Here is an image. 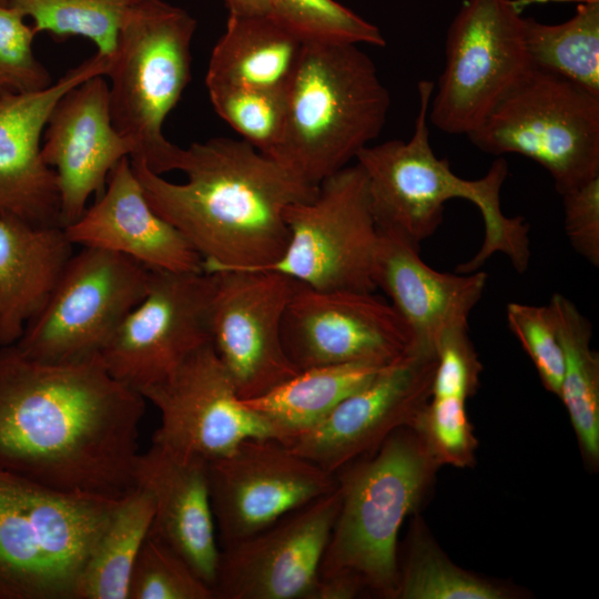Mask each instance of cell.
Wrapping results in <instances>:
<instances>
[{"label": "cell", "mask_w": 599, "mask_h": 599, "mask_svg": "<svg viewBox=\"0 0 599 599\" xmlns=\"http://www.w3.org/2000/svg\"><path fill=\"white\" fill-rule=\"evenodd\" d=\"M534 70L519 4L466 0L447 30L428 120L443 132L467 135Z\"/></svg>", "instance_id": "obj_9"}, {"label": "cell", "mask_w": 599, "mask_h": 599, "mask_svg": "<svg viewBox=\"0 0 599 599\" xmlns=\"http://www.w3.org/2000/svg\"><path fill=\"white\" fill-rule=\"evenodd\" d=\"M480 372L481 365L468 336V328L447 333L436 352L432 397L466 400L477 389Z\"/></svg>", "instance_id": "obj_38"}, {"label": "cell", "mask_w": 599, "mask_h": 599, "mask_svg": "<svg viewBox=\"0 0 599 599\" xmlns=\"http://www.w3.org/2000/svg\"><path fill=\"white\" fill-rule=\"evenodd\" d=\"M141 395L160 412L152 443L182 455L210 463L245 439H278L272 426L242 403L211 343Z\"/></svg>", "instance_id": "obj_16"}, {"label": "cell", "mask_w": 599, "mask_h": 599, "mask_svg": "<svg viewBox=\"0 0 599 599\" xmlns=\"http://www.w3.org/2000/svg\"><path fill=\"white\" fill-rule=\"evenodd\" d=\"M213 273L152 270L144 298L100 353L118 382L142 394L211 343Z\"/></svg>", "instance_id": "obj_12"}, {"label": "cell", "mask_w": 599, "mask_h": 599, "mask_svg": "<svg viewBox=\"0 0 599 599\" xmlns=\"http://www.w3.org/2000/svg\"><path fill=\"white\" fill-rule=\"evenodd\" d=\"M216 114L245 142L272 158L285 128L286 89L206 87Z\"/></svg>", "instance_id": "obj_32"}, {"label": "cell", "mask_w": 599, "mask_h": 599, "mask_svg": "<svg viewBox=\"0 0 599 599\" xmlns=\"http://www.w3.org/2000/svg\"><path fill=\"white\" fill-rule=\"evenodd\" d=\"M534 69L565 78L599 97V0H580L558 24L524 18Z\"/></svg>", "instance_id": "obj_29"}, {"label": "cell", "mask_w": 599, "mask_h": 599, "mask_svg": "<svg viewBox=\"0 0 599 599\" xmlns=\"http://www.w3.org/2000/svg\"><path fill=\"white\" fill-rule=\"evenodd\" d=\"M507 323L535 365L544 387L559 395L564 353L548 306L511 302Z\"/></svg>", "instance_id": "obj_37"}, {"label": "cell", "mask_w": 599, "mask_h": 599, "mask_svg": "<svg viewBox=\"0 0 599 599\" xmlns=\"http://www.w3.org/2000/svg\"><path fill=\"white\" fill-rule=\"evenodd\" d=\"M132 170L151 207L199 253L203 271L256 270L284 252L285 209L312 200L313 185L244 140L212 138L181 148L173 183L140 158Z\"/></svg>", "instance_id": "obj_2"}, {"label": "cell", "mask_w": 599, "mask_h": 599, "mask_svg": "<svg viewBox=\"0 0 599 599\" xmlns=\"http://www.w3.org/2000/svg\"><path fill=\"white\" fill-rule=\"evenodd\" d=\"M339 505L336 487L222 548L214 599H312Z\"/></svg>", "instance_id": "obj_17"}, {"label": "cell", "mask_w": 599, "mask_h": 599, "mask_svg": "<svg viewBox=\"0 0 599 599\" xmlns=\"http://www.w3.org/2000/svg\"><path fill=\"white\" fill-rule=\"evenodd\" d=\"M153 515V498L142 488L119 500L85 560L75 599H129L131 573Z\"/></svg>", "instance_id": "obj_28"}, {"label": "cell", "mask_w": 599, "mask_h": 599, "mask_svg": "<svg viewBox=\"0 0 599 599\" xmlns=\"http://www.w3.org/2000/svg\"><path fill=\"white\" fill-rule=\"evenodd\" d=\"M135 487L153 498L149 534L177 552L212 589L220 545L210 497L207 461L153 444L134 463Z\"/></svg>", "instance_id": "obj_22"}, {"label": "cell", "mask_w": 599, "mask_h": 599, "mask_svg": "<svg viewBox=\"0 0 599 599\" xmlns=\"http://www.w3.org/2000/svg\"><path fill=\"white\" fill-rule=\"evenodd\" d=\"M196 20L164 0H131L106 75L112 124L155 174L174 171L180 146L163 123L191 79Z\"/></svg>", "instance_id": "obj_6"}, {"label": "cell", "mask_w": 599, "mask_h": 599, "mask_svg": "<svg viewBox=\"0 0 599 599\" xmlns=\"http://www.w3.org/2000/svg\"><path fill=\"white\" fill-rule=\"evenodd\" d=\"M131 0H9L8 6L33 21L34 33L57 39L83 37L97 52L112 57L124 12Z\"/></svg>", "instance_id": "obj_31"}, {"label": "cell", "mask_w": 599, "mask_h": 599, "mask_svg": "<svg viewBox=\"0 0 599 599\" xmlns=\"http://www.w3.org/2000/svg\"><path fill=\"white\" fill-rule=\"evenodd\" d=\"M304 44L272 16H229L210 57L205 85L286 89Z\"/></svg>", "instance_id": "obj_25"}, {"label": "cell", "mask_w": 599, "mask_h": 599, "mask_svg": "<svg viewBox=\"0 0 599 599\" xmlns=\"http://www.w3.org/2000/svg\"><path fill=\"white\" fill-rule=\"evenodd\" d=\"M152 270L120 253L82 247L13 344L28 358L75 363L100 355L148 293Z\"/></svg>", "instance_id": "obj_10"}, {"label": "cell", "mask_w": 599, "mask_h": 599, "mask_svg": "<svg viewBox=\"0 0 599 599\" xmlns=\"http://www.w3.org/2000/svg\"><path fill=\"white\" fill-rule=\"evenodd\" d=\"M434 89L432 81L418 82V113L408 141L369 144L355 159L366 175L376 224L420 244L441 224L445 204L455 197L465 199L479 210L485 237L474 257L456 271H478L499 252L508 256L518 273H524L530 258L528 224L520 216L504 215L500 205L508 164L498 156L483 177L466 180L454 173L447 159L436 156L427 124Z\"/></svg>", "instance_id": "obj_3"}, {"label": "cell", "mask_w": 599, "mask_h": 599, "mask_svg": "<svg viewBox=\"0 0 599 599\" xmlns=\"http://www.w3.org/2000/svg\"><path fill=\"white\" fill-rule=\"evenodd\" d=\"M1 346V345H0Z\"/></svg>", "instance_id": "obj_43"}, {"label": "cell", "mask_w": 599, "mask_h": 599, "mask_svg": "<svg viewBox=\"0 0 599 599\" xmlns=\"http://www.w3.org/2000/svg\"><path fill=\"white\" fill-rule=\"evenodd\" d=\"M363 590L357 579L346 575L318 576L312 599H353Z\"/></svg>", "instance_id": "obj_40"}, {"label": "cell", "mask_w": 599, "mask_h": 599, "mask_svg": "<svg viewBox=\"0 0 599 599\" xmlns=\"http://www.w3.org/2000/svg\"><path fill=\"white\" fill-rule=\"evenodd\" d=\"M565 232L573 250L599 266V176L562 195Z\"/></svg>", "instance_id": "obj_39"}, {"label": "cell", "mask_w": 599, "mask_h": 599, "mask_svg": "<svg viewBox=\"0 0 599 599\" xmlns=\"http://www.w3.org/2000/svg\"><path fill=\"white\" fill-rule=\"evenodd\" d=\"M385 365L356 362L312 367L300 370L261 396L241 400L267 422L278 440L286 444L321 423Z\"/></svg>", "instance_id": "obj_26"}, {"label": "cell", "mask_w": 599, "mask_h": 599, "mask_svg": "<svg viewBox=\"0 0 599 599\" xmlns=\"http://www.w3.org/2000/svg\"><path fill=\"white\" fill-rule=\"evenodd\" d=\"M34 35L18 10L0 4V94L37 92L53 83L34 55Z\"/></svg>", "instance_id": "obj_36"}, {"label": "cell", "mask_w": 599, "mask_h": 599, "mask_svg": "<svg viewBox=\"0 0 599 599\" xmlns=\"http://www.w3.org/2000/svg\"><path fill=\"white\" fill-rule=\"evenodd\" d=\"M129 599H214V592L177 552L149 534L131 573Z\"/></svg>", "instance_id": "obj_34"}, {"label": "cell", "mask_w": 599, "mask_h": 599, "mask_svg": "<svg viewBox=\"0 0 599 599\" xmlns=\"http://www.w3.org/2000/svg\"><path fill=\"white\" fill-rule=\"evenodd\" d=\"M507 591L453 564L415 522L396 598L505 599Z\"/></svg>", "instance_id": "obj_30"}, {"label": "cell", "mask_w": 599, "mask_h": 599, "mask_svg": "<svg viewBox=\"0 0 599 599\" xmlns=\"http://www.w3.org/2000/svg\"><path fill=\"white\" fill-rule=\"evenodd\" d=\"M211 344L240 399L261 396L298 373L282 343L295 281L268 270L213 272Z\"/></svg>", "instance_id": "obj_14"}, {"label": "cell", "mask_w": 599, "mask_h": 599, "mask_svg": "<svg viewBox=\"0 0 599 599\" xmlns=\"http://www.w3.org/2000/svg\"><path fill=\"white\" fill-rule=\"evenodd\" d=\"M283 254L256 270L275 271L322 291L376 290L373 265L379 230L359 164L323 180L312 200L284 211Z\"/></svg>", "instance_id": "obj_11"}, {"label": "cell", "mask_w": 599, "mask_h": 599, "mask_svg": "<svg viewBox=\"0 0 599 599\" xmlns=\"http://www.w3.org/2000/svg\"><path fill=\"white\" fill-rule=\"evenodd\" d=\"M230 16H271V0H224Z\"/></svg>", "instance_id": "obj_41"}, {"label": "cell", "mask_w": 599, "mask_h": 599, "mask_svg": "<svg viewBox=\"0 0 599 599\" xmlns=\"http://www.w3.org/2000/svg\"><path fill=\"white\" fill-rule=\"evenodd\" d=\"M285 354L300 372L356 362L388 364L412 349L400 317L365 291H322L295 281L282 319Z\"/></svg>", "instance_id": "obj_15"}, {"label": "cell", "mask_w": 599, "mask_h": 599, "mask_svg": "<svg viewBox=\"0 0 599 599\" xmlns=\"http://www.w3.org/2000/svg\"><path fill=\"white\" fill-rule=\"evenodd\" d=\"M110 61L95 52L43 90L0 94V220L62 226L58 177L42 160L41 135L59 99L89 78L106 75Z\"/></svg>", "instance_id": "obj_19"}, {"label": "cell", "mask_w": 599, "mask_h": 599, "mask_svg": "<svg viewBox=\"0 0 599 599\" xmlns=\"http://www.w3.org/2000/svg\"><path fill=\"white\" fill-rule=\"evenodd\" d=\"M379 230L373 278L403 321L412 349L436 354L444 336L468 328V318L487 284L483 271L439 272L427 265L419 244L407 236Z\"/></svg>", "instance_id": "obj_21"}, {"label": "cell", "mask_w": 599, "mask_h": 599, "mask_svg": "<svg viewBox=\"0 0 599 599\" xmlns=\"http://www.w3.org/2000/svg\"><path fill=\"white\" fill-rule=\"evenodd\" d=\"M564 353L558 397L565 404L586 458L599 460V356L590 346L592 325L566 296L547 305Z\"/></svg>", "instance_id": "obj_27"}, {"label": "cell", "mask_w": 599, "mask_h": 599, "mask_svg": "<svg viewBox=\"0 0 599 599\" xmlns=\"http://www.w3.org/2000/svg\"><path fill=\"white\" fill-rule=\"evenodd\" d=\"M271 16L303 43L386 44L375 24L335 0H271Z\"/></svg>", "instance_id": "obj_33"}, {"label": "cell", "mask_w": 599, "mask_h": 599, "mask_svg": "<svg viewBox=\"0 0 599 599\" xmlns=\"http://www.w3.org/2000/svg\"><path fill=\"white\" fill-rule=\"evenodd\" d=\"M286 120L272 159L318 185L382 132L390 94L355 44L305 43L286 89Z\"/></svg>", "instance_id": "obj_4"}, {"label": "cell", "mask_w": 599, "mask_h": 599, "mask_svg": "<svg viewBox=\"0 0 599 599\" xmlns=\"http://www.w3.org/2000/svg\"><path fill=\"white\" fill-rule=\"evenodd\" d=\"M119 500L57 493L0 468V599H75Z\"/></svg>", "instance_id": "obj_7"}, {"label": "cell", "mask_w": 599, "mask_h": 599, "mask_svg": "<svg viewBox=\"0 0 599 599\" xmlns=\"http://www.w3.org/2000/svg\"><path fill=\"white\" fill-rule=\"evenodd\" d=\"M64 231L73 245L120 253L151 270L203 271L199 253L148 203L130 158L111 170L103 193Z\"/></svg>", "instance_id": "obj_23"}, {"label": "cell", "mask_w": 599, "mask_h": 599, "mask_svg": "<svg viewBox=\"0 0 599 599\" xmlns=\"http://www.w3.org/2000/svg\"><path fill=\"white\" fill-rule=\"evenodd\" d=\"M62 226L0 220V345L14 344L73 255Z\"/></svg>", "instance_id": "obj_24"}, {"label": "cell", "mask_w": 599, "mask_h": 599, "mask_svg": "<svg viewBox=\"0 0 599 599\" xmlns=\"http://www.w3.org/2000/svg\"><path fill=\"white\" fill-rule=\"evenodd\" d=\"M436 354L410 351L386 364L321 423L285 445L335 475L409 427L432 396Z\"/></svg>", "instance_id": "obj_18"}, {"label": "cell", "mask_w": 599, "mask_h": 599, "mask_svg": "<svg viewBox=\"0 0 599 599\" xmlns=\"http://www.w3.org/2000/svg\"><path fill=\"white\" fill-rule=\"evenodd\" d=\"M207 475L220 549L337 487L335 475L273 437L245 439L207 463Z\"/></svg>", "instance_id": "obj_13"}, {"label": "cell", "mask_w": 599, "mask_h": 599, "mask_svg": "<svg viewBox=\"0 0 599 599\" xmlns=\"http://www.w3.org/2000/svg\"><path fill=\"white\" fill-rule=\"evenodd\" d=\"M145 398L100 355L48 364L0 346V468L53 491L119 500L135 488Z\"/></svg>", "instance_id": "obj_1"}, {"label": "cell", "mask_w": 599, "mask_h": 599, "mask_svg": "<svg viewBox=\"0 0 599 599\" xmlns=\"http://www.w3.org/2000/svg\"><path fill=\"white\" fill-rule=\"evenodd\" d=\"M438 465L415 433H393L368 459L336 474L341 505L318 576L346 575L364 589L396 598L397 540Z\"/></svg>", "instance_id": "obj_5"}, {"label": "cell", "mask_w": 599, "mask_h": 599, "mask_svg": "<svg viewBox=\"0 0 599 599\" xmlns=\"http://www.w3.org/2000/svg\"><path fill=\"white\" fill-rule=\"evenodd\" d=\"M9 0H0V4L7 6Z\"/></svg>", "instance_id": "obj_42"}, {"label": "cell", "mask_w": 599, "mask_h": 599, "mask_svg": "<svg viewBox=\"0 0 599 599\" xmlns=\"http://www.w3.org/2000/svg\"><path fill=\"white\" fill-rule=\"evenodd\" d=\"M410 428L437 465L470 466L477 440L465 399L432 397L420 408Z\"/></svg>", "instance_id": "obj_35"}, {"label": "cell", "mask_w": 599, "mask_h": 599, "mask_svg": "<svg viewBox=\"0 0 599 599\" xmlns=\"http://www.w3.org/2000/svg\"><path fill=\"white\" fill-rule=\"evenodd\" d=\"M103 77L89 78L67 91L43 131L41 156L58 177L63 227L81 217L89 197L103 193L111 170L134 153L133 144L112 124Z\"/></svg>", "instance_id": "obj_20"}, {"label": "cell", "mask_w": 599, "mask_h": 599, "mask_svg": "<svg viewBox=\"0 0 599 599\" xmlns=\"http://www.w3.org/2000/svg\"><path fill=\"white\" fill-rule=\"evenodd\" d=\"M467 136L485 153L534 160L560 195L599 176V97L549 72L535 69Z\"/></svg>", "instance_id": "obj_8"}]
</instances>
